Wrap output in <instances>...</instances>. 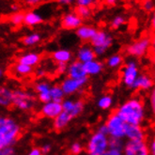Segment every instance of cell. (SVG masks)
Masks as SVG:
<instances>
[{"label": "cell", "mask_w": 155, "mask_h": 155, "mask_svg": "<svg viewBox=\"0 0 155 155\" xmlns=\"http://www.w3.org/2000/svg\"><path fill=\"white\" fill-rule=\"evenodd\" d=\"M154 85V79L149 74H141L138 78L136 79L134 82L133 89L134 90H143V91H147L150 90L153 87Z\"/></svg>", "instance_id": "obj_17"}, {"label": "cell", "mask_w": 155, "mask_h": 155, "mask_svg": "<svg viewBox=\"0 0 155 155\" xmlns=\"http://www.w3.org/2000/svg\"><path fill=\"white\" fill-rule=\"evenodd\" d=\"M51 89H52V85L49 84L47 81H38L34 86V90L35 93L38 97V100L42 103L46 104L51 102Z\"/></svg>", "instance_id": "obj_12"}, {"label": "cell", "mask_w": 155, "mask_h": 155, "mask_svg": "<svg viewBox=\"0 0 155 155\" xmlns=\"http://www.w3.org/2000/svg\"><path fill=\"white\" fill-rule=\"evenodd\" d=\"M67 74H68V77L72 78V79L80 80V79L87 78V74L85 71L84 64L78 60L71 61L68 65Z\"/></svg>", "instance_id": "obj_15"}, {"label": "cell", "mask_w": 155, "mask_h": 155, "mask_svg": "<svg viewBox=\"0 0 155 155\" xmlns=\"http://www.w3.org/2000/svg\"><path fill=\"white\" fill-rule=\"evenodd\" d=\"M0 155H16V150L13 147H7L0 150Z\"/></svg>", "instance_id": "obj_39"}, {"label": "cell", "mask_w": 155, "mask_h": 155, "mask_svg": "<svg viewBox=\"0 0 155 155\" xmlns=\"http://www.w3.org/2000/svg\"><path fill=\"white\" fill-rule=\"evenodd\" d=\"M41 41V35L38 32H33L25 35L22 39V43L26 47H32L34 45L38 44Z\"/></svg>", "instance_id": "obj_27"}, {"label": "cell", "mask_w": 155, "mask_h": 155, "mask_svg": "<svg viewBox=\"0 0 155 155\" xmlns=\"http://www.w3.org/2000/svg\"><path fill=\"white\" fill-rule=\"evenodd\" d=\"M63 111L62 108V104L57 103V102H49L46 104H42L41 107V115L49 120H54L57 118Z\"/></svg>", "instance_id": "obj_14"}, {"label": "cell", "mask_w": 155, "mask_h": 155, "mask_svg": "<svg viewBox=\"0 0 155 155\" xmlns=\"http://www.w3.org/2000/svg\"><path fill=\"white\" fill-rule=\"evenodd\" d=\"M96 58L97 56L91 45H82L76 52V60L80 61L83 64L96 59Z\"/></svg>", "instance_id": "obj_16"}, {"label": "cell", "mask_w": 155, "mask_h": 155, "mask_svg": "<svg viewBox=\"0 0 155 155\" xmlns=\"http://www.w3.org/2000/svg\"><path fill=\"white\" fill-rule=\"evenodd\" d=\"M12 72L17 77H27L33 72V68L17 62L12 67Z\"/></svg>", "instance_id": "obj_26"}, {"label": "cell", "mask_w": 155, "mask_h": 155, "mask_svg": "<svg viewBox=\"0 0 155 155\" xmlns=\"http://www.w3.org/2000/svg\"><path fill=\"white\" fill-rule=\"evenodd\" d=\"M126 22H127V20L123 15H121V14L117 15L113 18V20L111 21L110 27L114 30L118 29V28H120L122 25H124L126 24Z\"/></svg>", "instance_id": "obj_33"}, {"label": "cell", "mask_w": 155, "mask_h": 155, "mask_svg": "<svg viewBox=\"0 0 155 155\" xmlns=\"http://www.w3.org/2000/svg\"><path fill=\"white\" fill-rule=\"evenodd\" d=\"M110 137L100 130L95 131L89 136L86 146L87 155H103L109 149Z\"/></svg>", "instance_id": "obj_3"}, {"label": "cell", "mask_w": 155, "mask_h": 155, "mask_svg": "<svg viewBox=\"0 0 155 155\" xmlns=\"http://www.w3.org/2000/svg\"><path fill=\"white\" fill-rule=\"evenodd\" d=\"M85 71L87 76H95L100 74L104 70V64L98 59H94L84 64Z\"/></svg>", "instance_id": "obj_23"}, {"label": "cell", "mask_w": 155, "mask_h": 155, "mask_svg": "<svg viewBox=\"0 0 155 155\" xmlns=\"http://www.w3.org/2000/svg\"><path fill=\"white\" fill-rule=\"evenodd\" d=\"M103 155H123V150L120 149H113V148H109L105 153Z\"/></svg>", "instance_id": "obj_40"}, {"label": "cell", "mask_w": 155, "mask_h": 155, "mask_svg": "<svg viewBox=\"0 0 155 155\" xmlns=\"http://www.w3.org/2000/svg\"><path fill=\"white\" fill-rule=\"evenodd\" d=\"M150 107L151 113L155 116V87L152 88L150 94Z\"/></svg>", "instance_id": "obj_37"}, {"label": "cell", "mask_w": 155, "mask_h": 155, "mask_svg": "<svg viewBox=\"0 0 155 155\" xmlns=\"http://www.w3.org/2000/svg\"><path fill=\"white\" fill-rule=\"evenodd\" d=\"M74 12L81 18L82 20H86L91 16V8L88 7H81L76 6L74 8Z\"/></svg>", "instance_id": "obj_32"}, {"label": "cell", "mask_w": 155, "mask_h": 155, "mask_svg": "<svg viewBox=\"0 0 155 155\" xmlns=\"http://www.w3.org/2000/svg\"><path fill=\"white\" fill-rule=\"evenodd\" d=\"M104 2H105V4L108 5V6H114V5L117 4V0H104Z\"/></svg>", "instance_id": "obj_50"}, {"label": "cell", "mask_w": 155, "mask_h": 155, "mask_svg": "<svg viewBox=\"0 0 155 155\" xmlns=\"http://www.w3.org/2000/svg\"><path fill=\"white\" fill-rule=\"evenodd\" d=\"M27 155H43V153H42L41 149H39V148H33V149H31L28 151Z\"/></svg>", "instance_id": "obj_44"}, {"label": "cell", "mask_w": 155, "mask_h": 155, "mask_svg": "<svg viewBox=\"0 0 155 155\" xmlns=\"http://www.w3.org/2000/svg\"><path fill=\"white\" fill-rule=\"evenodd\" d=\"M97 28L89 25H83L76 30V36L82 41H90L97 33Z\"/></svg>", "instance_id": "obj_20"}, {"label": "cell", "mask_w": 155, "mask_h": 155, "mask_svg": "<svg viewBox=\"0 0 155 155\" xmlns=\"http://www.w3.org/2000/svg\"><path fill=\"white\" fill-rule=\"evenodd\" d=\"M87 81H88L87 78L78 80V79H72V78L67 77L61 82L60 86L63 91L65 92L66 96H70V95H74L77 93L78 91H80L87 85Z\"/></svg>", "instance_id": "obj_10"}, {"label": "cell", "mask_w": 155, "mask_h": 155, "mask_svg": "<svg viewBox=\"0 0 155 155\" xmlns=\"http://www.w3.org/2000/svg\"><path fill=\"white\" fill-rule=\"evenodd\" d=\"M74 120L71 115L67 112L62 111V113L53 120V127L56 131H62L70 124V122Z\"/></svg>", "instance_id": "obj_22"}, {"label": "cell", "mask_w": 155, "mask_h": 155, "mask_svg": "<svg viewBox=\"0 0 155 155\" xmlns=\"http://www.w3.org/2000/svg\"><path fill=\"white\" fill-rule=\"evenodd\" d=\"M43 0H25V2L29 6H37L41 4Z\"/></svg>", "instance_id": "obj_45"}, {"label": "cell", "mask_w": 155, "mask_h": 155, "mask_svg": "<svg viewBox=\"0 0 155 155\" xmlns=\"http://www.w3.org/2000/svg\"><path fill=\"white\" fill-rule=\"evenodd\" d=\"M96 56L102 57L113 45V37L105 30H98L95 36L90 41Z\"/></svg>", "instance_id": "obj_6"}, {"label": "cell", "mask_w": 155, "mask_h": 155, "mask_svg": "<svg viewBox=\"0 0 155 155\" xmlns=\"http://www.w3.org/2000/svg\"><path fill=\"white\" fill-rule=\"evenodd\" d=\"M11 10H12L13 12H19V6H18L17 4H12V5L11 6Z\"/></svg>", "instance_id": "obj_51"}, {"label": "cell", "mask_w": 155, "mask_h": 155, "mask_svg": "<svg viewBox=\"0 0 155 155\" xmlns=\"http://www.w3.org/2000/svg\"><path fill=\"white\" fill-rule=\"evenodd\" d=\"M68 70V64H57V71L58 74H65Z\"/></svg>", "instance_id": "obj_41"}, {"label": "cell", "mask_w": 155, "mask_h": 155, "mask_svg": "<svg viewBox=\"0 0 155 155\" xmlns=\"http://www.w3.org/2000/svg\"><path fill=\"white\" fill-rule=\"evenodd\" d=\"M21 133V126L12 117L0 118V150L13 147Z\"/></svg>", "instance_id": "obj_2"}, {"label": "cell", "mask_w": 155, "mask_h": 155, "mask_svg": "<svg viewBox=\"0 0 155 155\" xmlns=\"http://www.w3.org/2000/svg\"><path fill=\"white\" fill-rule=\"evenodd\" d=\"M113 98L110 95H103L102 97H100L97 101V105L100 109L102 110H107V109L111 108L113 105Z\"/></svg>", "instance_id": "obj_30"}, {"label": "cell", "mask_w": 155, "mask_h": 155, "mask_svg": "<svg viewBox=\"0 0 155 155\" xmlns=\"http://www.w3.org/2000/svg\"><path fill=\"white\" fill-rule=\"evenodd\" d=\"M151 48V38L149 36H144L138 40L129 44L126 48V53L133 58H142L146 56Z\"/></svg>", "instance_id": "obj_8"}, {"label": "cell", "mask_w": 155, "mask_h": 155, "mask_svg": "<svg viewBox=\"0 0 155 155\" xmlns=\"http://www.w3.org/2000/svg\"><path fill=\"white\" fill-rule=\"evenodd\" d=\"M150 155H155V133H154V137L150 144Z\"/></svg>", "instance_id": "obj_46"}, {"label": "cell", "mask_w": 155, "mask_h": 155, "mask_svg": "<svg viewBox=\"0 0 155 155\" xmlns=\"http://www.w3.org/2000/svg\"><path fill=\"white\" fill-rule=\"evenodd\" d=\"M60 25L66 30H77L83 25V20L74 12H70L62 16Z\"/></svg>", "instance_id": "obj_13"}, {"label": "cell", "mask_w": 155, "mask_h": 155, "mask_svg": "<svg viewBox=\"0 0 155 155\" xmlns=\"http://www.w3.org/2000/svg\"><path fill=\"white\" fill-rule=\"evenodd\" d=\"M13 91L8 87H2L0 89V105L2 107H10L13 104Z\"/></svg>", "instance_id": "obj_24"}, {"label": "cell", "mask_w": 155, "mask_h": 155, "mask_svg": "<svg viewBox=\"0 0 155 155\" xmlns=\"http://www.w3.org/2000/svg\"><path fill=\"white\" fill-rule=\"evenodd\" d=\"M151 50L155 51V33L153 34V36L151 37Z\"/></svg>", "instance_id": "obj_52"}, {"label": "cell", "mask_w": 155, "mask_h": 155, "mask_svg": "<svg viewBox=\"0 0 155 155\" xmlns=\"http://www.w3.org/2000/svg\"><path fill=\"white\" fill-rule=\"evenodd\" d=\"M43 22V17L37 12H27L25 13V25L28 26H35Z\"/></svg>", "instance_id": "obj_25"}, {"label": "cell", "mask_w": 155, "mask_h": 155, "mask_svg": "<svg viewBox=\"0 0 155 155\" xmlns=\"http://www.w3.org/2000/svg\"><path fill=\"white\" fill-rule=\"evenodd\" d=\"M41 151H42L43 154H48L51 151V150H52V146L49 143H45V144H43L41 146Z\"/></svg>", "instance_id": "obj_42"}, {"label": "cell", "mask_w": 155, "mask_h": 155, "mask_svg": "<svg viewBox=\"0 0 155 155\" xmlns=\"http://www.w3.org/2000/svg\"><path fill=\"white\" fill-rule=\"evenodd\" d=\"M125 138L128 141L145 140V131L141 125H128Z\"/></svg>", "instance_id": "obj_18"}, {"label": "cell", "mask_w": 155, "mask_h": 155, "mask_svg": "<svg viewBox=\"0 0 155 155\" xmlns=\"http://www.w3.org/2000/svg\"><path fill=\"white\" fill-rule=\"evenodd\" d=\"M65 92L63 91L61 86L59 85H54L52 86L51 89V100L53 102H57L62 104V102L65 100Z\"/></svg>", "instance_id": "obj_28"}, {"label": "cell", "mask_w": 155, "mask_h": 155, "mask_svg": "<svg viewBox=\"0 0 155 155\" xmlns=\"http://www.w3.org/2000/svg\"><path fill=\"white\" fill-rule=\"evenodd\" d=\"M150 27H151V29L155 32V11L152 13V17H151V20H150Z\"/></svg>", "instance_id": "obj_49"}, {"label": "cell", "mask_w": 155, "mask_h": 155, "mask_svg": "<svg viewBox=\"0 0 155 155\" xmlns=\"http://www.w3.org/2000/svg\"><path fill=\"white\" fill-rule=\"evenodd\" d=\"M58 2L60 5L65 6V5H71L72 3H75L77 2V0H58Z\"/></svg>", "instance_id": "obj_47"}, {"label": "cell", "mask_w": 155, "mask_h": 155, "mask_svg": "<svg viewBox=\"0 0 155 155\" xmlns=\"http://www.w3.org/2000/svg\"><path fill=\"white\" fill-rule=\"evenodd\" d=\"M124 144H125V143H123V141H122L121 139H114V138H110V143H109V148L123 150Z\"/></svg>", "instance_id": "obj_36"}, {"label": "cell", "mask_w": 155, "mask_h": 155, "mask_svg": "<svg viewBox=\"0 0 155 155\" xmlns=\"http://www.w3.org/2000/svg\"><path fill=\"white\" fill-rule=\"evenodd\" d=\"M106 66L110 69H117L123 64V57L120 54H114L106 59Z\"/></svg>", "instance_id": "obj_29"}, {"label": "cell", "mask_w": 155, "mask_h": 155, "mask_svg": "<svg viewBox=\"0 0 155 155\" xmlns=\"http://www.w3.org/2000/svg\"><path fill=\"white\" fill-rule=\"evenodd\" d=\"M97 2V0H77V6L81 7H91Z\"/></svg>", "instance_id": "obj_38"}, {"label": "cell", "mask_w": 155, "mask_h": 155, "mask_svg": "<svg viewBox=\"0 0 155 155\" xmlns=\"http://www.w3.org/2000/svg\"><path fill=\"white\" fill-rule=\"evenodd\" d=\"M142 8L145 12H150L155 11V4L153 0H144L142 3Z\"/></svg>", "instance_id": "obj_35"}, {"label": "cell", "mask_w": 155, "mask_h": 155, "mask_svg": "<svg viewBox=\"0 0 155 155\" xmlns=\"http://www.w3.org/2000/svg\"><path fill=\"white\" fill-rule=\"evenodd\" d=\"M63 111L67 112L72 117V118H76L84 111L85 104L82 100H74V99H65L62 102Z\"/></svg>", "instance_id": "obj_11"}, {"label": "cell", "mask_w": 155, "mask_h": 155, "mask_svg": "<svg viewBox=\"0 0 155 155\" xmlns=\"http://www.w3.org/2000/svg\"><path fill=\"white\" fill-rule=\"evenodd\" d=\"M140 74H141L139 71L137 62L134 59H129L128 61H126L121 69L120 76L122 84L127 87L133 88L134 82Z\"/></svg>", "instance_id": "obj_7"}, {"label": "cell", "mask_w": 155, "mask_h": 155, "mask_svg": "<svg viewBox=\"0 0 155 155\" xmlns=\"http://www.w3.org/2000/svg\"><path fill=\"white\" fill-rule=\"evenodd\" d=\"M122 150L123 155H150V146L145 140L127 141Z\"/></svg>", "instance_id": "obj_9"}, {"label": "cell", "mask_w": 155, "mask_h": 155, "mask_svg": "<svg viewBox=\"0 0 155 155\" xmlns=\"http://www.w3.org/2000/svg\"><path fill=\"white\" fill-rule=\"evenodd\" d=\"M35 74L39 78H42L45 74H46V71H45V70L42 67H40L35 71Z\"/></svg>", "instance_id": "obj_43"}, {"label": "cell", "mask_w": 155, "mask_h": 155, "mask_svg": "<svg viewBox=\"0 0 155 155\" xmlns=\"http://www.w3.org/2000/svg\"><path fill=\"white\" fill-rule=\"evenodd\" d=\"M104 125L107 130V134L110 138L122 140L126 137L128 124L117 114V112H114L108 116Z\"/></svg>", "instance_id": "obj_4"}, {"label": "cell", "mask_w": 155, "mask_h": 155, "mask_svg": "<svg viewBox=\"0 0 155 155\" xmlns=\"http://www.w3.org/2000/svg\"><path fill=\"white\" fill-rule=\"evenodd\" d=\"M35 96L30 90L25 88H17L13 91L12 105L21 111H29L35 106Z\"/></svg>", "instance_id": "obj_5"}, {"label": "cell", "mask_w": 155, "mask_h": 155, "mask_svg": "<svg viewBox=\"0 0 155 155\" xmlns=\"http://www.w3.org/2000/svg\"><path fill=\"white\" fill-rule=\"evenodd\" d=\"M8 20H10V23L12 25H15V26L21 25L22 24L25 23V13L21 12H13L10 16V18H8Z\"/></svg>", "instance_id": "obj_31"}, {"label": "cell", "mask_w": 155, "mask_h": 155, "mask_svg": "<svg viewBox=\"0 0 155 155\" xmlns=\"http://www.w3.org/2000/svg\"><path fill=\"white\" fill-rule=\"evenodd\" d=\"M83 150H84L83 145H82L81 143H79V142L72 143L71 145V147H70V151H71V154H74V155H79V154H81L82 152H83Z\"/></svg>", "instance_id": "obj_34"}, {"label": "cell", "mask_w": 155, "mask_h": 155, "mask_svg": "<svg viewBox=\"0 0 155 155\" xmlns=\"http://www.w3.org/2000/svg\"><path fill=\"white\" fill-rule=\"evenodd\" d=\"M52 59L57 64H68L71 62L72 54L68 49H58L53 52Z\"/></svg>", "instance_id": "obj_21"}, {"label": "cell", "mask_w": 155, "mask_h": 155, "mask_svg": "<svg viewBox=\"0 0 155 155\" xmlns=\"http://www.w3.org/2000/svg\"><path fill=\"white\" fill-rule=\"evenodd\" d=\"M41 57L40 54L35 53V52H28V53H25L21 54V56L18 58L17 62L33 68L39 64L41 62Z\"/></svg>", "instance_id": "obj_19"}, {"label": "cell", "mask_w": 155, "mask_h": 155, "mask_svg": "<svg viewBox=\"0 0 155 155\" xmlns=\"http://www.w3.org/2000/svg\"><path fill=\"white\" fill-rule=\"evenodd\" d=\"M150 59H151L152 67H153V79L155 80V51H152L150 54Z\"/></svg>", "instance_id": "obj_48"}, {"label": "cell", "mask_w": 155, "mask_h": 155, "mask_svg": "<svg viewBox=\"0 0 155 155\" xmlns=\"http://www.w3.org/2000/svg\"><path fill=\"white\" fill-rule=\"evenodd\" d=\"M116 112L128 125H141L146 117L144 104L138 97L127 100L118 106Z\"/></svg>", "instance_id": "obj_1"}]
</instances>
